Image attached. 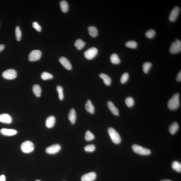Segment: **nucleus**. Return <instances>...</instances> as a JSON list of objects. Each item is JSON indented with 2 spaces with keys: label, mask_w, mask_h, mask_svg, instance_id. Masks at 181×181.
I'll list each match as a JSON object with an SVG mask.
<instances>
[{
  "label": "nucleus",
  "mask_w": 181,
  "mask_h": 181,
  "mask_svg": "<svg viewBox=\"0 0 181 181\" xmlns=\"http://www.w3.org/2000/svg\"><path fill=\"white\" fill-rule=\"evenodd\" d=\"M33 27L38 32H40L41 31V27L37 22H34L32 24Z\"/></svg>",
  "instance_id": "e433bc0d"
},
{
  "label": "nucleus",
  "mask_w": 181,
  "mask_h": 181,
  "mask_svg": "<svg viewBox=\"0 0 181 181\" xmlns=\"http://www.w3.org/2000/svg\"><path fill=\"white\" fill-rule=\"evenodd\" d=\"M2 76L6 79L13 80L16 78L17 72L16 70H15L8 69L3 72Z\"/></svg>",
  "instance_id": "0eeeda50"
},
{
  "label": "nucleus",
  "mask_w": 181,
  "mask_h": 181,
  "mask_svg": "<svg viewBox=\"0 0 181 181\" xmlns=\"http://www.w3.org/2000/svg\"><path fill=\"white\" fill-rule=\"evenodd\" d=\"M0 132L2 135L7 136H14L17 133V131L15 129L4 128L2 129Z\"/></svg>",
  "instance_id": "4468645a"
},
{
  "label": "nucleus",
  "mask_w": 181,
  "mask_h": 181,
  "mask_svg": "<svg viewBox=\"0 0 181 181\" xmlns=\"http://www.w3.org/2000/svg\"><path fill=\"white\" fill-rule=\"evenodd\" d=\"M96 177V173L94 172H91L87 173L82 177L81 181H93Z\"/></svg>",
  "instance_id": "9b49d317"
},
{
  "label": "nucleus",
  "mask_w": 181,
  "mask_h": 181,
  "mask_svg": "<svg viewBox=\"0 0 181 181\" xmlns=\"http://www.w3.org/2000/svg\"><path fill=\"white\" fill-rule=\"evenodd\" d=\"M56 123V118L54 116H50L48 117L46 121L45 125L48 128H52Z\"/></svg>",
  "instance_id": "2eb2a0df"
},
{
  "label": "nucleus",
  "mask_w": 181,
  "mask_h": 181,
  "mask_svg": "<svg viewBox=\"0 0 181 181\" xmlns=\"http://www.w3.org/2000/svg\"><path fill=\"white\" fill-rule=\"evenodd\" d=\"M42 53L39 50H34L30 53L29 56V60L30 62L36 61L40 58Z\"/></svg>",
  "instance_id": "6e6552de"
},
{
  "label": "nucleus",
  "mask_w": 181,
  "mask_h": 181,
  "mask_svg": "<svg viewBox=\"0 0 181 181\" xmlns=\"http://www.w3.org/2000/svg\"><path fill=\"white\" fill-rule=\"evenodd\" d=\"M35 181H40V180H36Z\"/></svg>",
  "instance_id": "79ce46f5"
},
{
  "label": "nucleus",
  "mask_w": 181,
  "mask_h": 181,
  "mask_svg": "<svg viewBox=\"0 0 181 181\" xmlns=\"http://www.w3.org/2000/svg\"><path fill=\"white\" fill-rule=\"evenodd\" d=\"M84 149L85 151L87 152H93L95 150V147L93 145H88L85 147Z\"/></svg>",
  "instance_id": "c9c22d12"
},
{
  "label": "nucleus",
  "mask_w": 181,
  "mask_h": 181,
  "mask_svg": "<svg viewBox=\"0 0 181 181\" xmlns=\"http://www.w3.org/2000/svg\"><path fill=\"white\" fill-rule=\"evenodd\" d=\"M95 138L94 135L92 134L90 131H88L86 133L85 139L87 141H90Z\"/></svg>",
  "instance_id": "2f4dec72"
},
{
  "label": "nucleus",
  "mask_w": 181,
  "mask_h": 181,
  "mask_svg": "<svg viewBox=\"0 0 181 181\" xmlns=\"http://www.w3.org/2000/svg\"><path fill=\"white\" fill-rule=\"evenodd\" d=\"M129 77V75L128 73H127V72L124 73L121 78V83L124 84L126 83L128 81Z\"/></svg>",
  "instance_id": "f704fd0d"
},
{
  "label": "nucleus",
  "mask_w": 181,
  "mask_h": 181,
  "mask_svg": "<svg viewBox=\"0 0 181 181\" xmlns=\"http://www.w3.org/2000/svg\"><path fill=\"white\" fill-rule=\"evenodd\" d=\"M12 119L10 115L7 114H0V122L3 123L10 124L12 122Z\"/></svg>",
  "instance_id": "ddd939ff"
},
{
  "label": "nucleus",
  "mask_w": 181,
  "mask_h": 181,
  "mask_svg": "<svg viewBox=\"0 0 181 181\" xmlns=\"http://www.w3.org/2000/svg\"><path fill=\"white\" fill-rule=\"evenodd\" d=\"M85 108L86 111L91 114H93L95 112V108L91 101L88 100L85 104Z\"/></svg>",
  "instance_id": "a211bd4d"
},
{
  "label": "nucleus",
  "mask_w": 181,
  "mask_h": 181,
  "mask_svg": "<svg viewBox=\"0 0 181 181\" xmlns=\"http://www.w3.org/2000/svg\"><path fill=\"white\" fill-rule=\"evenodd\" d=\"M181 42L179 40L177 39L175 42L171 44L169 51L171 54H175L181 52Z\"/></svg>",
  "instance_id": "39448f33"
},
{
  "label": "nucleus",
  "mask_w": 181,
  "mask_h": 181,
  "mask_svg": "<svg viewBox=\"0 0 181 181\" xmlns=\"http://www.w3.org/2000/svg\"><path fill=\"white\" fill-rule=\"evenodd\" d=\"M172 168L174 170L178 172H181V164L180 163L176 161L173 162L172 164Z\"/></svg>",
  "instance_id": "bb28decb"
},
{
  "label": "nucleus",
  "mask_w": 181,
  "mask_h": 181,
  "mask_svg": "<svg viewBox=\"0 0 181 181\" xmlns=\"http://www.w3.org/2000/svg\"><path fill=\"white\" fill-rule=\"evenodd\" d=\"M68 119L72 124L75 123L76 120V113L75 110L74 109L72 108L70 110L68 113Z\"/></svg>",
  "instance_id": "f3484780"
},
{
  "label": "nucleus",
  "mask_w": 181,
  "mask_h": 181,
  "mask_svg": "<svg viewBox=\"0 0 181 181\" xmlns=\"http://www.w3.org/2000/svg\"><path fill=\"white\" fill-rule=\"evenodd\" d=\"M33 92L36 97H39L41 96L42 92L40 86L38 84L34 85L33 87Z\"/></svg>",
  "instance_id": "412c9836"
},
{
  "label": "nucleus",
  "mask_w": 181,
  "mask_h": 181,
  "mask_svg": "<svg viewBox=\"0 0 181 181\" xmlns=\"http://www.w3.org/2000/svg\"><path fill=\"white\" fill-rule=\"evenodd\" d=\"M15 34H16V38L17 41H20L21 38L22 33L20 28L17 26L15 29Z\"/></svg>",
  "instance_id": "72a5a7b5"
},
{
  "label": "nucleus",
  "mask_w": 181,
  "mask_h": 181,
  "mask_svg": "<svg viewBox=\"0 0 181 181\" xmlns=\"http://www.w3.org/2000/svg\"><path fill=\"white\" fill-rule=\"evenodd\" d=\"M0 181H5V175H2L0 176Z\"/></svg>",
  "instance_id": "58836bf2"
},
{
  "label": "nucleus",
  "mask_w": 181,
  "mask_h": 181,
  "mask_svg": "<svg viewBox=\"0 0 181 181\" xmlns=\"http://www.w3.org/2000/svg\"><path fill=\"white\" fill-rule=\"evenodd\" d=\"M110 61L114 64H119L121 62V60L117 54L114 53L110 57Z\"/></svg>",
  "instance_id": "b1692460"
},
{
  "label": "nucleus",
  "mask_w": 181,
  "mask_h": 181,
  "mask_svg": "<svg viewBox=\"0 0 181 181\" xmlns=\"http://www.w3.org/2000/svg\"><path fill=\"white\" fill-rule=\"evenodd\" d=\"M99 77L103 80L104 82L105 85L108 86L111 85V79L108 75L102 73L100 74Z\"/></svg>",
  "instance_id": "6ab92c4d"
},
{
  "label": "nucleus",
  "mask_w": 181,
  "mask_h": 181,
  "mask_svg": "<svg viewBox=\"0 0 181 181\" xmlns=\"http://www.w3.org/2000/svg\"><path fill=\"white\" fill-rule=\"evenodd\" d=\"M89 35L92 37H96L98 35V32L97 28L94 26H90L88 28Z\"/></svg>",
  "instance_id": "5701e85b"
},
{
  "label": "nucleus",
  "mask_w": 181,
  "mask_h": 181,
  "mask_svg": "<svg viewBox=\"0 0 181 181\" xmlns=\"http://www.w3.org/2000/svg\"><path fill=\"white\" fill-rule=\"evenodd\" d=\"M21 149L24 153H29L33 152L34 149V145L30 141H26L21 145Z\"/></svg>",
  "instance_id": "7ed1b4c3"
},
{
  "label": "nucleus",
  "mask_w": 181,
  "mask_h": 181,
  "mask_svg": "<svg viewBox=\"0 0 181 181\" xmlns=\"http://www.w3.org/2000/svg\"><path fill=\"white\" fill-rule=\"evenodd\" d=\"M137 43L134 41H129L125 43V46L127 48L132 49L136 48L137 47Z\"/></svg>",
  "instance_id": "7c9ffc66"
},
{
  "label": "nucleus",
  "mask_w": 181,
  "mask_h": 181,
  "mask_svg": "<svg viewBox=\"0 0 181 181\" xmlns=\"http://www.w3.org/2000/svg\"><path fill=\"white\" fill-rule=\"evenodd\" d=\"M61 149V147L60 145L54 144L47 148L46 149V152L48 154H55L60 151Z\"/></svg>",
  "instance_id": "9d476101"
},
{
  "label": "nucleus",
  "mask_w": 181,
  "mask_h": 181,
  "mask_svg": "<svg viewBox=\"0 0 181 181\" xmlns=\"http://www.w3.org/2000/svg\"><path fill=\"white\" fill-rule=\"evenodd\" d=\"M177 81L178 82H181V71L179 72L176 78Z\"/></svg>",
  "instance_id": "4c0bfd02"
},
{
  "label": "nucleus",
  "mask_w": 181,
  "mask_h": 181,
  "mask_svg": "<svg viewBox=\"0 0 181 181\" xmlns=\"http://www.w3.org/2000/svg\"><path fill=\"white\" fill-rule=\"evenodd\" d=\"M125 103L128 107H132L134 105L135 103L134 99L131 97H128L125 99Z\"/></svg>",
  "instance_id": "c85d7f7f"
},
{
  "label": "nucleus",
  "mask_w": 181,
  "mask_h": 181,
  "mask_svg": "<svg viewBox=\"0 0 181 181\" xmlns=\"http://www.w3.org/2000/svg\"><path fill=\"white\" fill-rule=\"evenodd\" d=\"M107 106L108 108L114 115L116 116L119 115V110L111 101H109L107 102Z\"/></svg>",
  "instance_id": "dca6fc26"
},
{
  "label": "nucleus",
  "mask_w": 181,
  "mask_h": 181,
  "mask_svg": "<svg viewBox=\"0 0 181 181\" xmlns=\"http://www.w3.org/2000/svg\"><path fill=\"white\" fill-rule=\"evenodd\" d=\"M98 52L97 49L96 48L92 47L85 51L84 54L85 58L87 60H91L96 56Z\"/></svg>",
  "instance_id": "423d86ee"
},
{
  "label": "nucleus",
  "mask_w": 181,
  "mask_h": 181,
  "mask_svg": "<svg viewBox=\"0 0 181 181\" xmlns=\"http://www.w3.org/2000/svg\"><path fill=\"white\" fill-rule=\"evenodd\" d=\"M56 90L58 93L59 99L60 100H62L64 98L63 89L60 86H58L56 87Z\"/></svg>",
  "instance_id": "cd10ccee"
},
{
  "label": "nucleus",
  "mask_w": 181,
  "mask_h": 181,
  "mask_svg": "<svg viewBox=\"0 0 181 181\" xmlns=\"http://www.w3.org/2000/svg\"><path fill=\"white\" fill-rule=\"evenodd\" d=\"M41 78L44 80H46L52 79L53 76L48 72H44L41 74Z\"/></svg>",
  "instance_id": "c756f323"
},
{
  "label": "nucleus",
  "mask_w": 181,
  "mask_h": 181,
  "mask_svg": "<svg viewBox=\"0 0 181 181\" xmlns=\"http://www.w3.org/2000/svg\"><path fill=\"white\" fill-rule=\"evenodd\" d=\"M152 66V64L150 62H146L143 64V70L145 74L148 73Z\"/></svg>",
  "instance_id": "a878e982"
},
{
  "label": "nucleus",
  "mask_w": 181,
  "mask_h": 181,
  "mask_svg": "<svg viewBox=\"0 0 181 181\" xmlns=\"http://www.w3.org/2000/svg\"><path fill=\"white\" fill-rule=\"evenodd\" d=\"M59 62L66 69L68 70H71L72 65L68 59L64 57H62L59 59Z\"/></svg>",
  "instance_id": "f8f14e48"
},
{
  "label": "nucleus",
  "mask_w": 181,
  "mask_h": 181,
  "mask_svg": "<svg viewBox=\"0 0 181 181\" xmlns=\"http://www.w3.org/2000/svg\"><path fill=\"white\" fill-rule=\"evenodd\" d=\"M85 43L81 39H78L75 43V46L78 50H81L85 46Z\"/></svg>",
  "instance_id": "393cba45"
},
{
  "label": "nucleus",
  "mask_w": 181,
  "mask_h": 181,
  "mask_svg": "<svg viewBox=\"0 0 181 181\" xmlns=\"http://www.w3.org/2000/svg\"><path fill=\"white\" fill-rule=\"evenodd\" d=\"M161 181H171L170 180H162Z\"/></svg>",
  "instance_id": "a19ab883"
},
{
  "label": "nucleus",
  "mask_w": 181,
  "mask_h": 181,
  "mask_svg": "<svg viewBox=\"0 0 181 181\" xmlns=\"http://www.w3.org/2000/svg\"><path fill=\"white\" fill-rule=\"evenodd\" d=\"M108 131L110 138L114 143L118 144L121 142V136L115 129L112 127H110L108 129Z\"/></svg>",
  "instance_id": "f03ea898"
},
{
  "label": "nucleus",
  "mask_w": 181,
  "mask_h": 181,
  "mask_svg": "<svg viewBox=\"0 0 181 181\" xmlns=\"http://www.w3.org/2000/svg\"><path fill=\"white\" fill-rule=\"evenodd\" d=\"M179 129L178 124L174 122L169 127V130L171 135H174L178 131Z\"/></svg>",
  "instance_id": "4be33fe9"
},
{
  "label": "nucleus",
  "mask_w": 181,
  "mask_h": 181,
  "mask_svg": "<svg viewBox=\"0 0 181 181\" xmlns=\"http://www.w3.org/2000/svg\"><path fill=\"white\" fill-rule=\"evenodd\" d=\"M60 5L61 10L62 12L66 13L68 12L69 8V5L67 1H60Z\"/></svg>",
  "instance_id": "aec40b11"
},
{
  "label": "nucleus",
  "mask_w": 181,
  "mask_h": 181,
  "mask_svg": "<svg viewBox=\"0 0 181 181\" xmlns=\"http://www.w3.org/2000/svg\"><path fill=\"white\" fill-rule=\"evenodd\" d=\"M180 95L178 93L175 94L168 103V107L169 109L174 110L180 106Z\"/></svg>",
  "instance_id": "f257e3e1"
},
{
  "label": "nucleus",
  "mask_w": 181,
  "mask_h": 181,
  "mask_svg": "<svg viewBox=\"0 0 181 181\" xmlns=\"http://www.w3.org/2000/svg\"><path fill=\"white\" fill-rule=\"evenodd\" d=\"M5 48V46L3 44L0 45V52L1 51L3 50V49Z\"/></svg>",
  "instance_id": "ea45409f"
},
{
  "label": "nucleus",
  "mask_w": 181,
  "mask_h": 181,
  "mask_svg": "<svg viewBox=\"0 0 181 181\" xmlns=\"http://www.w3.org/2000/svg\"><path fill=\"white\" fill-rule=\"evenodd\" d=\"M156 35V32L155 30L151 29L148 30L146 32L145 35L149 39H152Z\"/></svg>",
  "instance_id": "473e14b6"
},
{
  "label": "nucleus",
  "mask_w": 181,
  "mask_h": 181,
  "mask_svg": "<svg viewBox=\"0 0 181 181\" xmlns=\"http://www.w3.org/2000/svg\"><path fill=\"white\" fill-rule=\"evenodd\" d=\"M132 149L135 153L142 155H149L151 153V151L147 149L144 148L138 145H133Z\"/></svg>",
  "instance_id": "20e7f679"
},
{
  "label": "nucleus",
  "mask_w": 181,
  "mask_h": 181,
  "mask_svg": "<svg viewBox=\"0 0 181 181\" xmlns=\"http://www.w3.org/2000/svg\"><path fill=\"white\" fill-rule=\"evenodd\" d=\"M180 8L178 7H176L171 11L169 15V19L171 22H174L177 19L180 12Z\"/></svg>",
  "instance_id": "1a4fd4ad"
}]
</instances>
